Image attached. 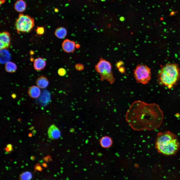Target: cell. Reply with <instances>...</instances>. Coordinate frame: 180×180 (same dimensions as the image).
Returning a JSON list of instances; mask_svg holds the SVG:
<instances>
[{"label":"cell","mask_w":180,"mask_h":180,"mask_svg":"<svg viewBox=\"0 0 180 180\" xmlns=\"http://www.w3.org/2000/svg\"><path fill=\"white\" fill-rule=\"evenodd\" d=\"M100 145L102 147L108 148L111 146L112 141L110 137L105 136L103 137L100 139Z\"/></svg>","instance_id":"9a60e30c"},{"label":"cell","mask_w":180,"mask_h":180,"mask_svg":"<svg viewBox=\"0 0 180 180\" xmlns=\"http://www.w3.org/2000/svg\"><path fill=\"white\" fill-rule=\"evenodd\" d=\"M36 83L37 86L41 88H46L49 84L47 78L43 76H40L36 80Z\"/></svg>","instance_id":"7c38bea8"},{"label":"cell","mask_w":180,"mask_h":180,"mask_svg":"<svg viewBox=\"0 0 180 180\" xmlns=\"http://www.w3.org/2000/svg\"><path fill=\"white\" fill-rule=\"evenodd\" d=\"M46 65V60L44 58L39 57L36 58L34 62V69L37 71L43 70Z\"/></svg>","instance_id":"30bf717a"},{"label":"cell","mask_w":180,"mask_h":180,"mask_svg":"<svg viewBox=\"0 0 180 180\" xmlns=\"http://www.w3.org/2000/svg\"><path fill=\"white\" fill-rule=\"evenodd\" d=\"M55 11L56 12H58V10L56 8L55 9Z\"/></svg>","instance_id":"484cf974"},{"label":"cell","mask_w":180,"mask_h":180,"mask_svg":"<svg viewBox=\"0 0 180 180\" xmlns=\"http://www.w3.org/2000/svg\"><path fill=\"white\" fill-rule=\"evenodd\" d=\"M67 34L66 29L63 27H60L57 28L54 32L55 36L58 38L62 39L64 38Z\"/></svg>","instance_id":"2e32d148"},{"label":"cell","mask_w":180,"mask_h":180,"mask_svg":"<svg viewBox=\"0 0 180 180\" xmlns=\"http://www.w3.org/2000/svg\"><path fill=\"white\" fill-rule=\"evenodd\" d=\"M0 62L2 64L9 61L10 56L8 51L6 49L0 50Z\"/></svg>","instance_id":"4fadbf2b"},{"label":"cell","mask_w":180,"mask_h":180,"mask_svg":"<svg viewBox=\"0 0 180 180\" xmlns=\"http://www.w3.org/2000/svg\"><path fill=\"white\" fill-rule=\"evenodd\" d=\"M120 72L122 73H124L125 72V70L124 68L122 67L118 68Z\"/></svg>","instance_id":"cb8c5ba5"},{"label":"cell","mask_w":180,"mask_h":180,"mask_svg":"<svg viewBox=\"0 0 180 180\" xmlns=\"http://www.w3.org/2000/svg\"><path fill=\"white\" fill-rule=\"evenodd\" d=\"M48 134L49 138L51 140L57 139L60 136L59 130L54 124L52 125L49 128Z\"/></svg>","instance_id":"9c48e42d"},{"label":"cell","mask_w":180,"mask_h":180,"mask_svg":"<svg viewBox=\"0 0 180 180\" xmlns=\"http://www.w3.org/2000/svg\"><path fill=\"white\" fill-rule=\"evenodd\" d=\"M158 76L160 83L170 88L179 80L180 77V70L176 64H167L160 69Z\"/></svg>","instance_id":"3957f363"},{"label":"cell","mask_w":180,"mask_h":180,"mask_svg":"<svg viewBox=\"0 0 180 180\" xmlns=\"http://www.w3.org/2000/svg\"><path fill=\"white\" fill-rule=\"evenodd\" d=\"M102 0V1H104L105 0Z\"/></svg>","instance_id":"4316f807"},{"label":"cell","mask_w":180,"mask_h":180,"mask_svg":"<svg viewBox=\"0 0 180 180\" xmlns=\"http://www.w3.org/2000/svg\"><path fill=\"white\" fill-rule=\"evenodd\" d=\"M15 26L18 33L28 32L34 26V19L28 15L21 13L16 21Z\"/></svg>","instance_id":"5b68a950"},{"label":"cell","mask_w":180,"mask_h":180,"mask_svg":"<svg viewBox=\"0 0 180 180\" xmlns=\"http://www.w3.org/2000/svg\"><path fill=\"white\" fill-rule=\"evenodd\" d=\"M80 47V45L78 44H76V48H78Z\"/></svg>","instance_id":"d4e9b609"},{"label":"cell","mask_w":180,"mask_h":180,"mask_svg":"<svg viewBox=\"0 0 180 180\" xmlns=\"http://www.w3.org/2000/svg\"><path fill=\"white\" fill-rule=\"evenodd\" d=\"M156 148L159 153L166 156L175 154L180 148L178 136L172 132L166 131L158 133L155 142Z\"/></svg>","instance_id":"7a4b0ae2"},{"label":"cell","mask_w":180,"mask_h":180,"mask_svg":"<svg viewBox=\"0 0 180 180\" xmlns=\"http://www.w3.org/2000/svg\"><path fill=\"white\" fill-rule=\"evenodd\" d=\"M66 70L63 68H60L58 70V74L61 76H64L66 74Z\"/></svg>","instance_id":"ffe728a7"},{"label":"cell","mask_w":180,"mask_h":180,"mask_svg":"<svg viewBox=\"0 0 180 180\" xmlns=\"http://www.w3.org/2000/svg\"><path fill=\"white\" fill-rule=\"evenodd\" d=\"M123 62H122L120 61L118 62L116 64L117 67L119 68L120 67L121 65L123 64Z\"/></svg>","instance_id":"603a6c76"},{"label":"cell","mask_w":180,"mask_h":180,"mask_svg":"<svg viewBox=\"0 0 180 180\" xmlns=\"http://www.w3.org/2000/svg\"><path fill=\"white\" fill-rule=\"evenodd\" d=\"M0 41V50L8 48L10 46V34L6 32H1Z\"/></svg>","instance_id":"52a82bcc"},{"label":"cell","mask_w":180,"mask_h":180,"mask_svg":"<svg viewBox=\"0 0 180 180\" xmlns=\"http://www.w3.org/2000/svg\"><path fill=\"white\" fill-rule=\"evenodd\" d=\"M29 96L31 98H38L40 94V88L37 86H30L28 92Z\"/></svg>","instance_id":"8fae6325"},{"label":"cell","mask_w":180,"mask_h":180,"mask_svg":"<svg viewBox=\"0 0 180 180\" xmlns=\"http://www.w3.org/2000/svg\"><path fill=\"white\" fill-rule=\"evenodd\" d=\"M75 68L76 69L79 71H80L82 70L84 68V66L82 64H76L75 66Z\"/></svg>","instance_id":"44dd1931"},{"label":"cell","mask_w":180,"mask_h":180,"mask_svg":"<svg viewBox=\"0 0 180 180\" xmlns=\"http://www.w3.org/2000/svg\"><path fill=\"white\" fill-rule=\"evenodd\" d=\"M36 32L38 34L42 35L44 33V28L42 27L38 26L36 29Z\"/></svg>","instance_id":"d6986e66"},{"label":"cell","mask_w":180,"mask_h":180,"mask_svg":"<svg viewBox=\"0 0 180 180\" xmlns=\"http://www.w3.org/2000/svg\"><path fill=\"white\" fill-rule=\"evenodd\" d=\"M32 178L31 173L28 172H23L20 176V180H30Z\"/></svg>","instance_id":"ac0fdd59"},{"label":"cell","mask_w":180,"mask_h":180,"mask_svg":"<svg viewBox=\"0 0 180 180\" xmlns=\"http://www.w3.org/2000/svg\"><path fill=\"white\" fill-rule=\"evenodd\" d=\"M133 74L136 82L138 83L146 84L151 79L150 69L146 65L138 64L134 70Z\"/></svg>","instance_id":"8992f818"},{"label":"cell","mask_w":180,"mask_h":180,"mask_svg":"<svg viewBox=\"0 0 180 180\" xmlns=\"http://www.w3.org/2000/svg\"><path fill=\"white\" fill-rule=\"evenodd\" d=\"M5 68L6 72L12 73L16 72L17 67L16 65L14 63L9 61L6 63Z\"/></svg>","instance_id":"e0dca14e"},{"label":"cell","mask_w":180,"mask_h":180,"mask_svg":"<svg viewBox=\"0 0 180 180\" xmlns=\"http://www.w3.org/2000/svg\"><path fill=\"white\" fill-rule=\"evenodd\" d=\"M163 117L162 112L157 104L140 100L131 104L126 114L127 121L136 130L156 128L160 124Z\"/></svg>","instance_id":"6da1fadb"},{"label":"cell","mask_w":180,"mask_h":180,"mask_svg":"<svg viewBox=\"0 0 180 180\" xmlns=\"http://www.w3.org/2000/svg\"><path fill=\"white\" fill-rule=\"evenodd\" d=\"M95 69L100 74L101 80H106L111 84L114 82L115 78L112 71V66L108 61L100 58L95 66Z\"/></svg>","instance_id":"277c9868"},{"label":"cell","mask_w":180,"mask_h":180,"mask_svg":"<svg viewBox=\"0 0 180 180\" xmlns=\"http://www.w3.org/2000/svg\"><path fill=\"white\" fill-rule=\"evenodd\" d=\"M76 45V43L74 41L66 39L62 43V48L66 52L68 53H72L75 50Z\"/></svg>","instance_id":"ba28073f"},{"label":"cell","mask_w":180,"mask_h":180,"mask_svg":"<svg viewBox=\"0 0 180 180\" xmlns=\"http://www.w3.org/2000/svg\"><path fill=\"white\" fill-rule=\"evenodd\" d=\"M14 8L15 10L18 12L24 11L26 8V4L23 0H18L15 3Z\"/></svg>","instance_id":"5bb4252c"},{"label":"cell","mask_w":180,"mask_h":180,"mask_svg":"<svg viewBox=\"0 0 180 180\" xmlns=\"http://www.w3.org/2000/svg\"><path fill=\"white\" fill-rule=\"evenodd\" d=\"M6 151L8 152L11 151L12 150V146L11 144H9L7 146V147L6 148Z\"/></svg>","instance_id":"7402d4cb"}]
</instances>
